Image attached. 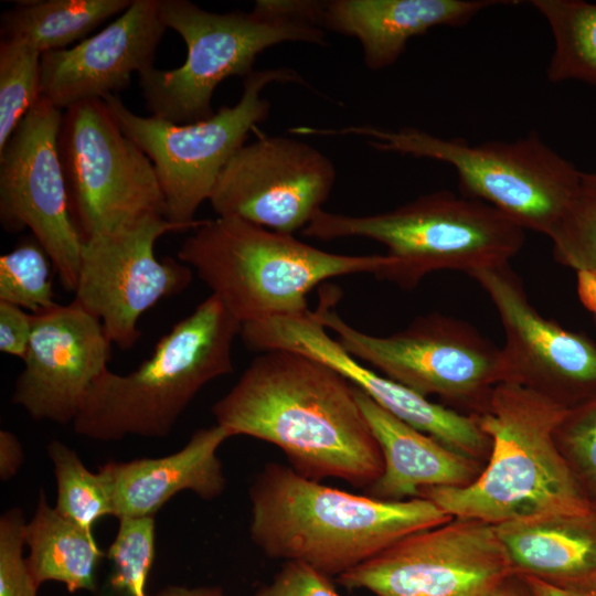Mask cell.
Wrapping results in <instances>:
<instances>
[{"instance_id":"obj_27","label":"cell","mask_w":596,"mask_h":596,"mask_svg":"<svg viewBox=\"0 0 596 596\" xmlns=\"http://www.w3.org/2000/svg\"><path fill=\"white\" fill-rule=\"evenodd\" d=\"M554 259L577 278V294L596 326V171L582 172L575 195L553 227Z\"/></svg>"},{"instance_id":"obj_12","label":"cell","mask_w":596,"mask_h":596,"mask_svg":"<svg viewBox=\"0 0 596 596\" xmlns=\"http://www.w3.org/2000/svg\"><path fill=\"white\" fill-rule=\"evenodd\" d=\"M513 575L494 525L453 518L403 538L336 581L374 596H493Z\"/></svg>"},{"instance_id":"obj_2","label":"cell","mask_w":596,"mask_h":596,"mask_svg":"<svg viewBox=\"0 0 596 596\" xmlns=\"http://www.w3.org/2000/svg\"><path fill=\"white\" fill-rule=\"evenodd\" d=\"M249 535L268 557L336 578L413 533L453 519L426 498L379 500L268 462L248 490Z\"/></svg>"},{"instance_id":"obj_9","label":"cell","mask_w":596,"mask_h":596,"mask_svg":"<svg viewBox=\"0 0 596 596\" xmlns=\"http://www.w3.org/2000/svg\"><path fill=\"white\" fill-rule=\"evenodd\" d=\"M339 295L321 290L313 310L339 344L416 393L438 395L450 402L485 411L493 389L503 382L502 352L473 327L454 317L428 313L405 329L382 337L365 333L336 311ZM477 414V415H478Z\"/></svg>"},{"instance_id":"obj_36","label":"cell","mask_w":596,"mask_h":596,"mask_svg":"<svg viewBox=\"0 0 596 596\" xmlns=\"http://www.w3.org/2000/svg\"><path fill=\"white\" fill-rule=\"evenodd\" d=\"M24 461L23 447L19 438L10 430H0V479H12Z\"/></svg>"},{"instance_id":"obj_32","label":"cell","mask_w":596,"mask_h":596,"mask_svg":"<svg viewBox=\"0 0 596 596\" xmlns=\"http://www.w3.org/2000/svg\"><path fill=\"white\" fill-rule=\"evenodd\" d=\"M556 440L596 505V396L568 411Z\"/></svg>"},{"instance_id":"obj_23","label":"cell","mask_w":596,"mask_h":596,"mask_svg":"<svg viewBox=\"0 0 596 596\" xmlns=\"http://www.w3.org/2000/svg\"><path fill=\"white\" fill-rule=\"evenodd\" d=\"M494 529L515 575L596 589V514L523 519Z\"/></svg>"},{"instance_id":"obj_5","label":"cell","mask_w":596,"mask_h":596,"mask_svg":"<svg viewBox=\"0 0 596 596\" xmlns=\"http://www.w3.org/2000/svg\"><path fill=\"white\" fill-rule=\"evenodd\" d=\"M177 257L242 324L301 315L309 310L308 294L322 281L361 273L376 275L395 263L386 254L326 252L292 234L232 216L202 220Z\"/></svg>"},{"instance_id":"obj_21","label":"cell","mask_w":596,"mask_h":596,"mask_svg":"<svg viewBox=\"0 0 596 596\" xmlns=\"http://www.w3.org/2000/svg\"><path fill=\"white\" fill-rule=\"evenodd\" d=\"M228 438L227 430L215 424L196 429L182 448L168 456L108 461L114 517H155L181 491H191L207 501L220 497L226 488V477L217 450Z\"/></svg>"},{"instance_id":"obj_7","label":"cell","mask_w":596,"mask_h":596,"mask_svg":"<svg viewBox=\"0 0 596 596\" xmlns=\"http://www.w3.org/2000/svg\"><path fill=\"white\" fill-rule=\"evenodd\" d=\"M524 228L493 206L448 190L422 195L370 215L320 210L302 230L308 237H364L381 243L395 263L375 276L413 289L429 273L509 264L524 244Z\"/></svg>"},{"instance_id":"obj_26","label":"cell","mask_w":596,"mask_h":596,"mask_svg":"<svg viewBox=\"0 0 596 596\" xmlns=\"http://www.w3.org/2000/svg\"><path fill=\"white\" fill-rule=\"evenodd\" d=\"M530 3L547 21L554 40L547 79L579 81L596 86V3L583 0Z\"/></svg>"},{"instance_id":"obj_16","label":"cell","mask_w":596,"mask_h":596,"mask_svg":"<svg viewBox=\"0 0 596 596\" xmlns=\"http://www.w3.org/2000/svg\"><path fill=\"white\" fill-rule=\"evenodd\" d=\"M487 292L505 333L503 382L573 408L596 396V343L544 318L529 301L510 265L469 275Z\"/></svg>"},{"instance_id":"obj_19","label":"cell","mask_w":596,"mask_h":596,"mask_svg":"<svg viewBox=\"0 0 596 596\" xmlns=\"http://www.w3.org/2000/svg\"><path fill=\"white\" fill-rule=\"evenodd\" d=\"M166 30L160 0H132L96 34L71 49L42 54L41 97L65 110L126 88L134 73L153 66Z\"/></svg>"},{"instance_id":"obj_6","label":"cell","mask_w":596,"mask_h":596,"mask_svg":"<svg viewBox=\"0 0 596 596\" xmlns=\"http://www.w3.org/2000/svg\"><path fill=\"white\" fill-rule=\"evenodd\" d=\"M167 29L187 45L184 63L139 73L151 116L192 124L214 115L212 96L227 77H247L263 51L284 42L326 44L324 30L308 17L307 0H258L249 12L217 13L188 0H160Z\"/></svg>"},{"instance_id":"obj_25","label":"cell","mask_w":596,"mask_h":596,"mask_svg":"<svg viewBox=\"0 0 596 596\" xmlns=\"http://www.w3.org/2000/svg\"><path fill=\"white\" fill-rule=\"evenodd\" d=\"M132 0L21 1L0 18L1 39L22 40L41 54L66 49L103 22L123 13Z\"/></svg>"},{"instance_id":"obj_34","label":"cell","mask_w":596,"mask_h":596,"mask_svg":"<svg viewBox=\"0 0 596 596\" xmlns=\"http://www.w3.org/2000/svg\"><path fill=\"white\" fill-rule=\"evenodd\" d=\"M255 596H341L331 577L299 562H285Z\"/></svg>"},{"instance_id":"obj_4","label":"cell","mask_w":596,"mask_h":596,"mask_svg":"<svg viewBox=\"0 0 596 596\" xmlns=\"http://www.w3.org/2000/svg\"><path fill=\"white\" fill-rule=\"evenodd\" d=\"M242 323L213 295L162 336L134 371L109 369L92 384L75 417L76 434L98 441L166 437L211 381L233 371Z\"/></svg>"},{"instance_id":"obj_28","label":"cell","mask_w":596,"mask_h":596,"mask_svg":"<svg viewBox=\"0 0 596 596\" xmlns=\"http://www.w3.org/2000/svg\"><path fill=\"white\" fill-rule=\"evenodd\" d=\"M56 481L54 508L67 520L94 531L104 517H114L113 477L108 464L92 472L77 453L60 440L46 447Z\"/></svg>"},{"instance_id":"obj_15","label":"cell","mask_w":596,"mask_h":596,"mask_svg":"<svg viewBox=\"0 0 596 596\" xmlns=\"http://www.w3.org/2000/svg\"><path fill=\"white\" fill-rule=\"evenodd\" d=\"M336 175L332 161L310 143L263 136L231 157L209 201L217 216L294 235L322 210Z\"/></svg>"},{"instance_id":"obj_35","label":"cell","mask_w":596,"mask_h":596,"mask_svg":"<svg viewBox=\"0 0 596 596\" xmlns=\"http://www.w3.org/2000/svg\"><path fill=\"white\" fill-rule=\"evenodd\" d=\"M32 313L0 301V351L24 360L32 333Z\"/></svg>"},{"instance_id":"obj_20","label":"cell","mask_w":596,"mask_h":596,"mask_svg":"<svg viewBox=\"0 0 596 596\" xmlns=\"http://www.w3.org/2000/svg\"><path fill=\"white\" fill-rule=\"evenodd\" d=\"M496 0H329L313 1L312 21L323 30L355 38L368 68L393 65L407 42L440 25L461 26Z\"/></svg>"},{"instance_id":"obj_17","label":"cell","mask_w":596,"mask_h":596,"mask_svg":"<svg viewBox=\"0 0 596 596\" xmlns=\"http://www.w3.org/2000/svg\"><path fill=\"white\" fill-rule=\"evenodd\" d=\"M240 337L252 351L287 350L328 364L390 414L468 457L479 456L490 441L475 416L433 403L362 365L329 336L313 310L242 324Z\"/></svg>"},{"instance_id":"obj_1","label":"cell","mask_w":596,"mask_h":596,"mask_svg":"<svg viewBox=\"0 0 596 596\" xmlns=\"http://www.w3.org/2000/svg\"><path fill=\"white\" fill-rule=\"evenodd\" d=\"M211 411L231 437L275 445L308 479L334 478L364 490L383 472L382 453L355 386L306 354L262 352Z\"/></svg>"},{"instance_id":"obj_22","label":"cell","mask_w":596,"mask_h":596,"mask_svg":"<svg viewBox=\"0 0 596 596\" xmlns=\"http://www.w3.org/2000/svg\"><path fill=\"white\" fill-rule=\"evenodd\" d=\"M355 395L383 457V472L364 494L401 501L427 488L467 486L479 475L473 458L398 419L356 386Z\"/></svg>"},{"instance_id":"obj_11","label":"cell","mask_w":596,"mask_h":596,"mask_svg":"<svg viewBox=\"0 0 596 596\" xmlns=\"http://www.w3.org/2000/svg\"><path fill=\"white\" fill-rule=\"evenodd\" d=\"M58 152L70 212L83 242L146 215L166 216L151 160L120 129L104 99H86L63 111Z\"/></svg>"},{"instance_id":"obj_30","label":"cell","mask_w":596,"mask_h":596,"mask_svg":"<svg viewBox=\"0 0 596 596\" xmlns=\"http://www.w3.org/2000/svg\"><path fill=\"white\" fill-rule=\"evenodd\" d=\"M41 57L25 41H0V149L41 97Z\"/></svg>"},{"instance_id":"obj_18","label":"cell","mask_w":596,"mask_h":596,"mask_svg":"<svg viewBox=\"0 0 596 596\" xmlns=\"http://www.w3.org/2000/svg\"><path fill=\"white\" fill-rule=\"evenodd\" d=\"M32 333L12 403L34 421L73 423L111 358L102 322L75 301L32 315Z\"/></svg>"},{"instance_id":"obj_8","label":"cell","mask_w":596,"mask_h":596,"mask_svg":"<svg viewBox=\"0 0 596 596\" xmlns=\"http://www.w3.org/2000/svg\"><path fill=\"white\" fill-rule=\"evenodd\" d=\"M304 134L358 136L380 151L450 164L457 173L461 195L485 202L524 230L547 237L575 195L582 173L535 131L513 141L478 145L413 127H305Z\"/></svg>"},{"instance_id":"obj_33","label":"cell","mask_w":596,"mask_h":596,"mask_svg":"<svg viewBox=\"0 0 596 596\" xmlns=\"http://www.w3.org/2000/svg\"><path fill=\"white\" fill-rule=\"evenodd\" d=\"M26 520L20 508L0 518V596H36L40 586L29 570L25 546Z\"/></svg>"},{"instance_id":"obj_3","label":"cell","mask_w":596,"mask_h":596,"mask_svg":"<svg viewBox=\"0 0 596 596\" xmlns=\"http://www.w3.org/2000/svg\"><path fill=\"white\" fill-rule=\"evenodd\" d=\"M570 408L515 383H499L475 418L491 441L489 461L467 486L433 487L418 498L453 518L492 525L532 518L590 517L593 503L556 440Z\"/></svg>"},{"instance_id":"obj_14","label":"cell","mask_w":596,"mask_h":596,"mask_svg":"<svg viewBox=\"0 0 596 596\" xmlns=\"http://www.w3.org/2000/svg\"><path fill=\"white\" fill-rule=\"evenodd\" d=\"M62 118V109L40 97L0 149V222L9 233L29 228L63 288L74 292L83 241L70 212L58 152Z\"/></svg>"},{"instance_id":"obj_31","label":"cell","mask_w":596,"mask_h":596,"mask_svg":"<svg viewBox=\"0 0 596 596\" xmlns=\"http://www.w3.org/2000/svg\"><path fill=\"white\" fill-rule=\"evenodd\" d=\"M52 268V259L34 237L21 241L0 257V301L32 315L55 307Z\"/></svg>"},{"instance_id":"obj_13","label":"cell","mask_w":596,"mask_h":596,"mask_svg":"<svg viewBox=\"0 0 596 596\" xmlns=\"http://www.w3.org/2000/svg\"><path fill=\"white\" fill-rule=\"evenodd\" d=\"M194 230L163 215H146L83 242L74 299L103 324L109 340L130 350L140 339V317L160 300L183 291L193 270L173 258H157L159 237Z\"/></svg>"},{"instance_id":"obj_29","label":"cell","mask_w":596,"mask_h":596,"mask_svg":"<svg viewBox=\"0 0 596 596\" xmlns=\"http://www.w3.org/2000/svg\"><path fill=\"white\" fill-rule=\"evenodd\" d=\"M155 557V517L119 519L105 557L108 574L96 596H149L147 583Z\"/></svg>"},{"instance_id":"obj_24","label":"cell","mask_w":596,"mask_h":596,"mask_svg":"<svg viewBox=\"0 0 596 596\" xmlns=\"http://www.w3.org/2000/svg\"><path fill=\"white\" fill-rule=\"evenodd\" d=\"M25 546L26 563L38 586L57 582L70 593L97 592V572L106 553L94 532L61 515L49 504L43 490L25 525Z\"/></svg>"},{"instance_id":"obj_37","label":"cell","mask_w":596,"mask_h":596,"mask_svg":"<svg viewBox=\"0 0 596 596\" xmlns=\"http://www.w3.org/2000/svg\"><path fill=\"white\" fill-rule=\"evenodd\" d=\"M532 596H596V589L563 587L531 575H517Z\"/></svg>"},{"instance_id":"obj_39","label":"cell","mask_w":596,"mask_h":596,"mask_svg":"<svg viewBox=\"0 0 596 596\" xmlns=\"http://www.w3.org/2000/svg\"><path fill=\"white\" fill-rule=\"evenodd\" d=\"M493 596H532L522 581L513 575L509 578Z\"/></svg>"},{"instance_id":"obj_10","label":"cell","mask_w":596,"mask_h":596,"mask_svg":"<svg viewBox=\"0 0 596 596\" xmlns=\"http://www.w3.org/2000/svg\"><path fill=\"white\" fill-rule=\"evenodd\" d=\"M272 83L306 85L288 67L254 71L244 78L234 106H223L210 118L183 125L137 115L115 94L103 98L120 129L151 160L168 220L193 228L202 223L194 219L195 213L210 199L221 171L248 132L268 117L270 103L262 92Z\"/></svg>"},{"instance_id":"obj_38","label":"cell","mask_w":596,"mask_h":596,"mask_svg":"<svg viewBox=\"0 0 596 596\" xmlns=\"http://www.w3.org/2000/svg\"><path fill=\"white\" fill-rule=\"evenodd\" d=\"M156 596H226L219 587H183L168 586L160 590Z\"/></svg>"}]
</instances>
